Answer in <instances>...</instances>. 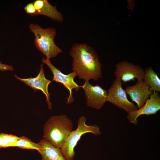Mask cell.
Wrapping results in <instances>:
<instances>
[{"label": "cell", "mask_w": 160, "mask_h": 160, "mask_svg": "<svg viewBox=\"0 0 160 160\" xmlns=\"http://www.w3.org/2000/svg\"><path fill=\"white\" fill-rule=\"evenodd\" d=\"M69 54L73 59V71L79 79L86 81L91 79L98 81L102 78V64L92 47L84 43L74 44Z\"/></svg>", "instance_id": "obj_1"}, {"label": "cell", "mask_w": 160, "mask_h": 160, "mask_svg": "<svg viewBox=\"0 0 160 160\" xmlns=\"http://www.w3.org/2000/svg\"><path fill=\"white\" fill-rule=\"evenodd\" d=\"M71 120L63 114L51 116L43 128V139L57 148H61L73 130Z\"/></svg>", "instance_id": "obj_2"}, {"label": "cell", "mask_w": 160, "mask_h": 160, "mask_svg": "<svg viewBox=\"0 0 160 160\" xmlns=\"http://www.w3.org/2000/svg\"><path fill=\"white\" fill-rule=\"evenodd\" d=\"M29 28L35 36L36 47L46 56V58H55L63 52L54 42L56 35V29L51 27L43 28L39 25L34 23L30 24Z\"/></svg>", "instance_id": "obj_3"}, {"label": "cell", "mask_w": 160, "mask_h": 160, "mask_svg": "<svg viewBox=\"0 0 160 160\" xmlns=\"http://www.w3.org/2000/svg\"><path fill=\"white\" fill-rule=\"evenodd\" d=\"M86 118L81 116L78 119L77 129L69 134L64 144L60 148L66 160H73L75 154L74 149L82 136L87 133H91L95 135L101 134L99 127L97 125H88Z\"/></svg>", "instance_id": "obj_4"}, {"label": "cell", "mask_w": 160, "mask_h": 160, "mask_svg": "<svg viewBox=\"0 0 160 160\" xmlns=\"http://www.w3.org/2000/svg\"><path fill=\"white\" fill-rule=\"evenodd\" d=\"M122 84L120 78H116L107 91V101L129 113L138 108L134 103L128 100L127 93L122 87Z\"/></svg>", "instance_id": "obj_5"}, {"label": "cell", "mask_w": 160, "mask_h": 160, "mask_svg": "<svg viewBox=\"0 0 160 160\" xmlns=\"http://www.w3.org/2000/svg\"><path fill=\"white\" fill-rule=\"evenodd\" d=\"M42 62L46 65L51 71L53 75L52 80L62 84L68 90L69 95L67 98L66 103L69 104L73 103L74 99L72 96V90L74 89L78 91L81 87V86H79L74 80V78L77 76L76 73L73 71L68 74H65L52 64L50 59L43 58Z\"/></svg>", "instance_id": "obj_6"}, {"label": "cell", "mask_w": 160, "mask_h": 160, "mask_svg": "<svg viewBox=\"0 0 160 160\" xmlns=\"http://www.w3.org/2000/svg\"><path fill=\"white\" fill-rule=\"evenodd\" d=\"M84 91L87 105L93 108L100 109L107 101V91L98 85L93 86L89 81L81 86Z\"/></svg>", "instance_id": "obj_7"}, {"label": "cell", "mask_w": 160, "mask_h": 160, "mask_svg": "<svg viewBox=\"0 0 160 160\" xmlns=\"http://www.w3.org/2000/svg\"><path fill=\"white\" fill-rule=\"evenodd\" d=\"M144 70L139 65L126 61H123L117 63L114 71L116 78H119L121 81L126 83L134 81L143 80Z\"/></svg>", "instance_id": "obj_8"}, {"label": "cell", "mask_w": 160, "mask_h": 160, "mask_svg": "<svg viewBox=\"0 0 160 160\" xmlns=\"http://www.w3.org/2000/svg\"><path fill=\"white\" fill-rule=\"evenodd\" d=\"M160 110V95L158 92H153L143 107L128 113L127 117L131 123L136 125L139 116L143 115L149 116L155 114Z\"/></svg>", "instance_id": "obj_9"}, {"label": "cell", "mask_w": 160, "mask_h": 160, "mask_svg": "<svg viewBox=\"0 0 160 160\" xmlns=\"http://www.w3.org/2000/svg\"><path fill=\"white\" fill-rule=\"evenodd\" d=\"M124 90L132 101L136 103L138 109L144 105L153 92L143 80L137 81L135 84L127 87Z\"/></svg>", "instance_id": "obj_10"}, {"label": "cell", "mask_w": 160, "mask_h": 160, "mask_svg": "<svg viewBox=\"0 0 160 160\" xmlns=\"http://www.w3.org/2000/svg\"><path fill=\"white\" fill-rule=\"evenodd\" d=\"M15 77L17 79L32 88L35 92L38 90H41L46 97V101L48 105L49 109H52V105L50 101V94L48 92V87L52 81L45 78L43 63L41 64L39 73L35 77L23 79L19 77L16 75Z\"/></svg>", "instance_id": "obj_11"}, {"label": "cell", "mask_w": 160, "mask_h": 160, "mask_svg": "<svg viewBox=\"0 0 160 160\" xmlns=\"http://www.w3.org/2000/svg\"><path fill=\"white\" fill-rule=\"evenodd\" d=\"M33 4L36 11L34 16L43 15L59 22L63 21V15L57 10L56 5H52L47 0H36Z\"/></svg>", "instance_id": "obj_12"}, {"label": "cell", "mask_w": 160, "mask_h": 160, "mask_svg": "<svg viewBox=\"0 0 160 160\" xmlns=\"http://www.w3.org/2000/svg\"><path fill=\"white\" fill-rule=\"evenodd\" d=\"M38 143L41 146L38 151L41 156V160H66L60 148L55 147L43 139Z\"/></svg>", "instance_id": "obj_13"}, {"label": "cell", "mask_w": 160, "mask_h": 160, "mask_svg": "<svg viewBox=\"0 0 160 160\" xmlns=\"http://www.w3.org/2000/svg\"><path fill=\"white\" fill-rule=\"evenodd\" d=\"M143 80L150 87L153 92L160 91V79L151 67L144 70Z\"/></svg>", "instance_id": "obj_14"}, {"label": "cell", "mask_w": 160, "mask_h": 160, "mask_svg": "<svg viewBox=\"0 0 160 160\" xmlns=\"http://www.w3.org/2000/svg\"><path fill=\"white\" fill-rule=\"evenodd\" d=\"M16 147L22 149H34L39 151L41 146L39 143L32 142L27 137L23 136L20 137L19 140L16 143Z\"/></svg>", "instance_id": "obj_15"}, {"label": "cell", "mask_w": 160, "mask_h": 160, "mask_svg": "<svg viewBox=\"0 0 160 160\" xmlns=\"http://www.w3.org/2000/svg\"><path fill=\"white\" fill-rule=\"evenodd\" d=\"M0 137L6 141L14 145L15 147L16 143L20 138V137L15 135L4 133H0Z\"/></svg>", "instance_id": "obj_16"}, {"label": "cell", "mask_w": 160, "mask_h": 160, "mask_svg": "<svg viewBox=\"0 0 160 160\" xmlns=\"http://www.w3.org/2000/svg\"><path fill=\"white\" fill-rule=\"evenodd\" d=\"M24 9L26 12L31 16H34L36 12L33 3L28 4Z\"/></svg>", "instance_id": "obj_17"}, {"label": "cell", "mask_w": 160, "mask_h": 160, "mask_svg": "<svg viewBox=\"0 0 160 160\" xmlns=\"http://www.w3.org/2000/svg\"><path fill=\"white\" fill-rule=\"evenodd\" d=\"M15 147L14 145L6 141L0 137V148Z\"/></svg>", "instance_id": "obj_18"}, {"label": "cell", "mask_w": 160, "mask_h": 160, "mask_svg": "<svg viewBox=\"0 0 160 160\" xmlns=\"http://www.w3.org/2000/svg\"><path fill=\"white\" fill-rule=\"evenodd\" d=\"M13 70L14 68L12 66L3 63L0 61V71H12Z\"/></svg>", "instance_id": "obj_19"}]
</instances>
